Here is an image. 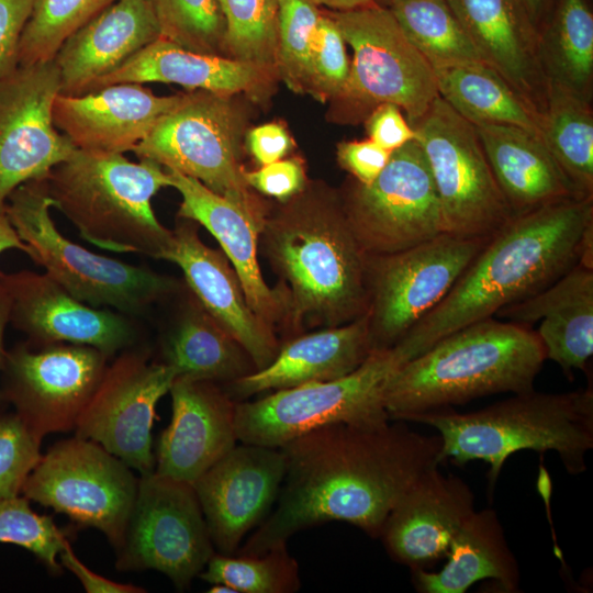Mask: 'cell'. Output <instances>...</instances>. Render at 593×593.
Wrapping results in <instances>:
<instances>
[{"label": "cell", "instance_id": "cell-36", "mask_svg": "<svg viewBox=\"0 0 593 593\" xmlns=\"http://www.w3.org/2000/svg\"><path fill=\"white\" fill-rule=\"evenodd\" d=\"M541 139L579 195L593 197L591 102L547 83Z\"/></svg>", "mask_w": 593, "mask_h": 593}, {"label": "cell", "instance_id": "cell-31", "mask_svg": "<svg viewBox=\"0 0 593 593\" xmlns=\"http://www.w3.org/2000/svg\"><path fill=\"white\" fill-rule=\"evenodd\" d=\"M264 75L268 74L248 63L195 53L159 36L116 70L98 80L90 91L123 82H163L231 96L255 90Z\"/></svg>", "mask_w": 593, "mask_h": 593}, {"label": "cell", "instance_id": "cell-13", "mask_svg": "<svg viewBox=\"0 0 593 593\" xmlns=\"http://www.w3.org/2000/svg\"><path fill=\"white\" fill-rule=\"evenodd\" d=\"M138 478L98 443L75 436L42 455L21 494L75 523L97 528L115 549L123 540Z\"/></svg>", "mask_w": 593, "mask_h": 593}, {"label": "cell", "instance_id": "cell-51", "mask_svg": "<svg viewBox=\"0 0 593 593\" xmlns=\"http://www.w3.org/2000/svg\"><path fill=\"white\" fill-rule=\"evenodd\" d=\"M61 567L69 570L88 593H142L145 589L133 584L114 582L90 570L74 553L67 541L58 556Z\"/></svg>", "mask_w": 593, "mask_h": 593}, {"label": "cell", "instance_id": "cell-53", "mask_svg": "<svg viewBox=\"0 0 593 593\" xmlns=\"http://www.w3.org/2000/svg\"><path fill=\"white\" fill-rule=\"evenodd\" d=\"M9 249L27 253V247L19 238L4 212L0 213V254Z\"/></svg>", "mask_w": 593, "mask_h": 593}, {"label": "cell", "instance_id": "cell-35", "mask_svg": "<svg viewBox=\"0 0 593 593\" xmlns=\"http://www.w3.org/2000/svg\"><path fill=\"white\" fill-rule=\"evenodd\" d=\"M439 96L472 124H507L541 138V113L483 61L435 70Z\"/></svg>", "mask_w": 593, "mask_h": 593}, {"label": "cell", "instance_id": "cell-25", "mask_svg": "<svg viewBox=\"0 0 593 593\" xmlns=\"http://www.w3.org/2000/svg\"><path fill=\"white\" fill-rule=\"evenodd\" d=\"M160 36L152 0H116L60 46L54 61L60 92H89L132 56Z\"/></svg>", "mask_w": 593, "mask_h": 593}, {"label": "cell", "instance_id": "cell-17", "mask_svg": "<svg viewBox=\"0 0 593 593\" xmlns=\"http://www.w3.org/2000/svg\"><path fill=\"white\" fill-rule=\"evenodd\" d=\"M174 370L145 350L122 351L107 366L75 426L141 475L155 471L152 428L158 401L169 392Z\"/></svg>", "mask_w": 593, "mask_h": 593}, {"label": "cell", "instance_id": "cell-8", "mask_svg": "<svg viewBox=\"0 0 593 593\" xmlns=\"http://www.w3.org/2000/svg\"><path fill=\"white\" fill-rule=\"evenodd\" d=\"M401 365L393 347L372 350L344 377L277 390L251 402H236L237 438L246 444L280 448L329 424L387 422L390 417L384 407V390Z\"/></svg>", "mask_w": 593, "mask_h": 593}, {"label": "cell", "instance_id": "cell-26", "mask_svg": "<svg viewBox=\"0 0 593 593\" xmlns=\"http://www.w3.org/2000/svg\"><path fill=\"white\" fill-rule=\"evenodd\" d=\"M446 1L482 61L541 113L546 81L538 60V29L522 0Z\"/></svg>", "mask_w": 593, "mask_h": 593}, {"label": "cell", "instance_id": "cell-22", "mask_svg": "<svg viewBox=\"0 0 593 593\" xmlns=\"http://www.w3.org/2000/svg\"><path fill=\"white\" fill-rule=\"evenodd\" d=\"M171 419L163 430L155 471L193 484L238 440L236 402L216 383L175 378Z\"/></svg>", "mask_w": 593, "mask_h": 593}, {"label": "cell", "instance_id": "cell-6", "mask_svg": "<svg viewBox=\"0 0 593 593\" xmlns=\"http://www.w3.org/2000/svg\"><path fill=\"white\" fill-rule=\"evenodd\" d=\"M53 208L94 246L160 259L172 231L157 219L152 200L169 187L159 164L123 154L76 149L43 178Z\"/></svg>", "mask_w": 593, "mask_h": 593}, {"label": "cell", "instance_id": "cell-15", "mask_svg": "<svg viewBox=\"0 0 593 593\" xmlns=\"http://www.w3.org/2000/svg\"><path fill=\"white\" fill-rule=\"evenodd\" d=\"M342 205L368 256L394 254L443 233L435 184L416 139L393 150L370 183L356 181Z\"/></svg>", "mask_w": 593, "mask_h": 593}, {"label": "cell", "instance_id": "cell-46", "mask_svg": "<svg viewBox=\"0 0 593 593\" xmlns=\"http://www.w3.org/2000/svg\"><path fill=\"white\" fill-rule=\"evenodd\" d=\"M248 187L278 200H289L300 193L305 184V171L295 158L280 159L261 166L255 171H244Z\"/></svg>", "mask_w": 593, "mask_h": 593}, {"label": "cell", "instance_id": "cell-44", "mask_svg": "<svg viewBox=\"0 0 593 593\" xmlns=\"http://www.w3.org/2000/svg\"><path fill=\"white\" fill-rule=\"evenodd\" d=\"M350 63L346 42L329 15H320L310 53L311 94L337 98L348 79Z\"/></svg>", "mask_w": 593, "mask_h": 593}, {"label": "cell", "instance_id": "cell-52", "mask_svg": "<svg viewBox=\"0 0 593 593\" xmlns=\"http://www.w3.org/2000/svg\"><path fill=\"white\" fill-rule=\"evenodd\" d=\"M9 316H10V296L2 277V271H0V370L3 361V357L5 354L4 348V335H5V328L9 325ZM5 403L1 389H0V404Z\"/></svg>", "mask_w": 593, "mask_h": 593}, {"label": "cell", "instance_id": "cell-41", "mask_svg": "<svg viewBox=\"0 0 593 593\" xmlns=\"http://www.w3.org/2000/svg\"><path fill=\"white\" fill-rule=\"evenodd\" d=\"M160 36L200 54L227 56L219 0H152Z\"/></svg>", "mask_w": 593, "mask_h": 593}, {"label": "cell", "instance_id": "cell-21", "mask_svg": "<svg viewBox=\"0 0 593 593\" xmlns=\"http://www.w3.org/2000/svg\"><path fill=\"white\" fill-rule=\"evenodd\" d=\"M438 467L425 471L400 497L379 537L390 557L412 571L446 558L457 532L474 511L469 485Z\"/></svg>", "mask_w": 593, "mask_h": 593}, {"label": "cell", "instance_id": "cell-30", "mask_svg": "<svg viewBox=\"0 0 593 593\" xmlns=\"http://www.w3.org/2000/svg\"><path fill=\"white\" fill-rule=\"evenodd\" d=\"M473 125L513 216L561 200L584 198L539 136L514 125Z\"/></svg>", "mask_w": 593, "mask_h": 593}, {"label": "cell", "instance_id": "cell-40", "mask_svg": "<svg viewBox=\"0 0 593 593\" xmlns=\"http://www.w3.org/2000/svg\"><path fill=\"white\" fill-rule=\"evenodd\" d=\"M116 0H34L19 46V65L53 60L64 42Z\"/></svg>", "mask_w": 593, "mask_h": 593}, {"label": "cell", "instance_id": "cell-28", "mask_svg": "<svg viewBox=\"0 0 593 593\" xmlns=\"http://www.w3.org/2000/svg\"><path fill=\"white\" fill-rule=\"evenodd\" d=\"M166 170L169 187L181 195L179 217L204 226L214 236L239 279L248 306L271 328L283 309V300L266 284L258 265V235L264 225L199 180Z\"/></svg>", "mask_w": 593, "mask_h": 593}, {"label": "cell", "instance_id": "cell-11", "mask_svg": "<svg viewBox=\"0 0 593 593\" xmlns=\"http://www.w3.org/2000/svg\"><path fill=\"white\" fill-rule=\"evenodd\" d=\"M411 125L433 177L443 233L490 238L513 214L475 126L440 96Z\"/></svg>", "mask_w": 593, "mask_h": 593}, {"label": "cell", "instance_id": "cell-39", "mask_svg": "<svg viewBox=\"0 0 593 593\" xmlns=\"http://www.w3.org/2000/svg\"><path fill=\"white\" fill-rule=\"evenodd\" d=\"M227 57L269 75L277 69L278 0H219Z\"/></svg>", "mask_w": 593, "mask_h": 593}, {"label": "cell", "instance_id": "cell-7", "mask_svg": "<svg viewBox=\"0 0 593 593\" xmlns=\"http://www.w3.org/2000/svg\"><path fill=\"white\" fill-rule=\"evenodd\" d=\"M52 208L40 179L16 188L4 212L31 259L76 299L137 320L178 290V282L168 276L94 254L71 242L55 225Z\"/></svg>", "mask_w": 593, "mask_h": 593}, {"label": "cell", "instance_id": "cell-19", "mask_svg": "<svg viewBox=\"0 0 593 593\" xmlns=\"http://www.w3.org/2000/svg\"><path fill=\"white\" fill-rule=\"evenodd\" d=\"M10 296L9 324L34 345L74 344L93 347L109 359L135 348L136 318L90 306L72 296L45 272H3Z\"/></svg>", "mask_w": 593, "mask_h": 593}, {"label": "cell", "instance_id": "cell-47", "mask_svg": "<svg viewBox=\"0 0 593 593\" xmlns=\"http://www.w3.org/2000/svg\"><path fill=\"white\" fill-rule=\"evenodd\" d=\"M34 0H0V78L19 66V46Z\"/></svg>", "mask_w": 593, "mask_h": 593}, {"label": "cell", "instance_id": "cell-45", "mask_svg": "<svg viewBox=\"0 0 593 593\" xmlns=\"http://www.w3.org/2000/svg\"><path fill=\"white\" fill-rule=\"evenodd\" d=\"M41 443L15 412L0 414V500L21 494L42 456Z\"/></svg>", "mask_w": 593, "mask_h": 593}, {"label": "cell", "instance_id": "cell-29", "mask_svg": "<svg viewBox=\"0 0 593 593\" xmlns=\"http://www.w3.org/2000/svg\"><path fill=\"white\" fill-rule=\"evenodd\" d=\"M371 351L366 313L287 343L268 366L228 383L225 391L235 401L270 390L334 380L357 369Z\"/></svg>", "mask_w": 593, "mask_h": 593}, {"label": "cell", "instance_id": "cell-16", "mask_svg": "<svg viewBox=\"0 0 593 593\" xmlns=\"http://www.w3.org/2000/svg\"><path fill=\"white\" fill-rule=\"evenodd\" d=\"M108 361L89 346L16 344L3 357L2 398L40 439L75 429Z\"/></svg>", "mask_w": 593, "mask_h": 593}, {"label": "cell", "instance_id": "cell-49", "mask_svg": "<svg viewBox=\"0 0 593 593\" xmlns=\"http://www.w3.org/2000/svg\"><path fill=\"white\" fill-rule=\"evenodd\" d=\"M391 153L370 138L343 142L337 147L339 165L359 183H370L382 171Z\"/></svg>", "mask_w": 593, "mask_h": 593}, {"label": "cell", "instance_id": "cell-27", "mask_svg": "<svg viewBox=\"0 0 593 593\" xmlns=\"http://www.w3.org/2000/svg\"><path fill=\"white\" fill-rule=\"evenodd\" d=\"M499 316L536 332L546 359L558 363L569 379L585 370L593 355V268L574 264L536 293L501 309Z\"/></svg>", "mask_w": 593, "mask_h": 593}, {"label": "cell", "instance_id": "cell-32", "mask_svg": "<svg viewBox=\"0 0 593 593\" xmlns=\"http://www.w3.org/2000/svg\"><path fill=\"white\" fill-rule=\"evenodd\" d=\"M445 566L437 572L413 571L422 593H465L475 582L494 580L505 592H517L519 568L492 508L473 511L454 537Z\"/></svg>", "mask_w": 593, "mask_h": 593}, {"label": "cell", "instance_id": "cell-1", "mask_svg": "<svg viewBox=\"0 0 593 593\" xmlns=\"http://www.w3.org/2000/svg\"><path fill=\"white\" fill-rule=\"evenodd\" d=\"M280 449L286 472L276 507L235 553H262L298 532L334 521L379 538L400 497L441 463L439 434L415 432L400 419L329 424Z\"/></svg>", "mask_w": 593, "mask_h": 593}, {"label": "cell", "instance_id": "cell-42", "mask_svg": "<svg viewBox=\"0 0 593 593\" xmlns=\"http://www.w3.org/2000/svg\"><path fill=\"white\" fill-rule=\"evenodd\" d=\"M320 15L310 0H278L277 69L295 92L311 93V43Z\"/></svg>", "mask_w": 593, "mask_h": 593}, {"label": "cell", "instance_id": "cell-33", "mask_svg": "<svg viewBox=\"0 0 593 593\" xmlns=\"http://www.w3.org/2000/svg\"><path fill=\"white\" fill-rule=\"evenodd\" d=\"M178 314L160 344V362L170 367L176 378L228 384L256 370L248 354L195 296Z\"/></svg>", "mask_w": 593, "mask_h": 593}, {"label": "cell", "instance_id": "cell-43", "mask_svg": "<svg viewBox=\"0 0 593 593\" xmlns=\"http://www.w3.org/2000/svg\"><path fill=\"white\" fill-rule=\"evenodd\" d=\"M67 541L54 521L34 512L26 497L0 500V542L25 548L51 572L60 573L58 556Z\"/></svg>", "mask_w": 593, "mask_h": 593}, {"label": "cell", "instance_id": "cell-3", "mask_svg": "<svg viewBox=\"0 0 593 593\" xmlns=\"http://www.w3.org/2000/svg\"><path fill=\"white\" fill-rule=\"evenodd\" d=\"M545 360L536 332L489 317L402 363L387 383L384 407L390 419L407 422L481 396L529 391Z\"/></svg>", "mask_w": 593, "mask_h": 593}, {"label": "cell", "instance_id": "cell-12", "mask_svg": "<svg viewBox=\"0 0 593 593\" xmlns=\"http://www.w3.org/2000/svg\"><path fill=\"white\" fill-rule=\"evenodd\" d=\"M214 549L193 484L156 471L139 475L123 540L115 549L118 570H155L183 591Z\"/></svg>", "mask_w": 593, "mask_h": 593}, {"label": "cell", "instance_id": "cell-48", "mask_svg": "<svg viewBox=\"0 0 593 593\" xmlns=\"http://www.w3.org/2000/svg\"><path fill=\"white\" fill-rule=\"evenodd\" d=\"M365 126L368 138L390 153L416 137L403 111L390 102L377 105L365 119Z\"/></svg>", "mask_w": 593, "mask_h": 593}, {"label": "cell", "instance_id": "cell-5", "mask_svg": "<svg viewBox=\"0 0 593 593\" xmlns=\"http://www.w3.org/2000/svg\"><path fill=\"white\" fill-rule=\"evenodd\" d=\"M407 422L438 432L441 462H488L493 491L504 462L519 450L556 451L568 473L584 472L585 456L593 448V391L591 387L564 393L533 389L478 411L458 413L447 407L417 414Z\"/></svg>", "mask_w": 593, "mask_h": 593}, {"label": "cell", "instance_id": "cell-4", "mask_svg": "<svg viewBox=\"0 0 593 593\" xmlns=\"http://www.w3.org/2000/svg\"><path fill=\"white\" fill-rule=\"evenodd\" d=\"M269 258L290 287L294 321L349 323L368 311L369 256L340 201L299 199L264 223Z\"/></svg>", "mask_w": 593, "mask_h": 593}, {"label": "cell", "instance_id": "cell-54", "mask_svg": "<svg viewBox=\"0 0 593 593\" xmlns=\"http://www.w3.org/2000/svg\"><path fill=\"white\" fill-rule=\"evenodd\" d=\"M313 4H322L334 11H346L378 3L376 0H310Z\"/></svg>", "mask_w": 593, "mask_h": 593}, {"label": "cell", "instance_id": "cell-37", "mask_svg": "<svg viewBox=\"0 0 593 593\" xmlns=\"http://www.w3.org/2000/svg\"><path fill=\"white\" fill-rule=\"evenodd\" d=\"M384 7L434 70L482 61L446 0H387Z\"/></svg>", "mask_w": 593, "mask_h": 593}, {"label": "cell", "instance_id": "cell-55", "mask_svg": "<svg viewBox=\"0 0 593 593\" xmlns=\"http://www.w3.org/2000/svg\"><path fill=\"white\" fill-rule=\"evenodd\" d=\"M552 0H522L534 24L539 26Z\"/></svg>", "mask_w": 593, "mask_h": 593}, {"label": "cell", "instance_id": "cell-18", "mask_svg": "<svg viewBox=\"0 0 593 593\" xmlns=\"http://www.w3.org/2000/svg\"><path fill=\"white\" fill-rule=\"evenodd\" d=\"M59 92L54 59L19 65L0 78V213L16 188L45 178L77 149L53 121Z\"/></svg>", "mask_w": 593, "mask_h": 593}, {"label": "cell", "instance_id": "cell-23", "mask_svg": "<svg viewBox=\"0 0 593 593\" xmlns=\"http://www.w3.org/2000/svg\"><path fill=\"white\" fill-rule=\"evenodd\" d=\"M181 220L160 259L182 270L190 291L204 310L248 354L256 370L265 368L279 350L271 328L248 306L225 255L201 240L193 221Z\"/></svg>", "mask_w": 593, "mask_h": 593}, {"label": "cell", "instance_id": "cell-24", "mask_svg": "<svg viewBox=\"0 0 593 593\" xmlns=\"http://www.w3.org/2000/svg\"><path fill=\"white\" fill-rule=\"evenodd\" d=\"M182 94L156 96L143 83L123 82L80 94L58 93L53 121L77 149L132 152Z\"/></svg>", "mask_w": 593, "mask_h": 593}, {"label": "cell", "instance_id": "cell-10", "mask_svg": "<svg viewBox=\"0 0 593 593\" xmlns=\"http://www.w3.org/2000/svg\"><path fill=\"white\" fill-rule=\"evenodd\" d=\"M228 97L204 90L182 94L132 152L199 180L264 225L262 209L238 164L242 120Z\"/></svg>", "mask_w": 593, "mask_h": 593}, {"label": "cell", "instance_id": "cell-20", "mask_svg": "<svg viewBox=\"0 0 593 593\" xmlns=\"http://www.w3.org/2000/svg\"><path fill=\"white\" fill-rule=\"evenodd\" d=\"M286 472L280 448L235 445L193 483L206 526L221 553L237 551L277 500Z\"/></svg>", "mask_w": 593, "mask_h": 593}, {"label": "cell", "instance_id": "cell-38", "mask_svg": "<svg viewBox=\"0 0 593 593\" xmlns=\"http://www.w3.org/2000/svg\"><path fill=\"white\" fill-rule=\"evenodd\" d=\"M199 577L236 593H293L301 586L299 563L287 544L262 553H213Z\"/></svg>", "mask_w": 593, "mask_h": 593}, {"label": "cell", "instance_id": "cell-9", "mask_svg": "<svg viewBox=\"0 0 593 593\" xmlns=\"http://www.w3.org/2000/svg\"><path fill=\"white\" fill-rule=\"evenodd\" d=\"M353 48L348 79L335 98L349 121L379 104H396L411 123L439 96L435 70L379 3L328 14Z\"/></svg>", "mask_w": 593, "mask_h": 593}, {"label": "cell", "instance_id": "cell-34", "mask_svg": "<svg viewBox=\"0 0 593 593\" xmlns=\"http://www.w3.org/2000/svg\"><path fill=\"white\" fill-rule=\"evenodd\" d=\"M537 53L546 85L592 101L593 13L588 0H552L538 26Z\"/></svg>", "mask_w": 593, "mask_h": 593}, {"label": "cell", "instance_id": "cell-50", "mask_svg": "<svg viewBox=\"0 0 593 593\" xmlns=\"http://www.w3.org/2000/svg\"><path fill=\"white\" fill-rule=\"evenodd\" d=\"M247 146L255 160L265 166L282 159L291 149L292 141L283 125L272 122L251 128Z\"/></svg>", "mask_w": 593, "mask_h": 593}, {"label": "cell", "instance_id": "cell-2", "mask_svg": "<svg viewBox=\"0 0 593 593\" xmlns=\"http://www.w3.org/2000/svg\"><path fill=\"white\" fill-rule=\"evenodd\" d=\"M592 224L593 197L514 215L486 240L443 301L393 346L401 362L553 282L578 262L583 234Z\"/></svg>", "mask_w": 593, "mask_h": 593}, {"label": "cell", "instance_id": "cell-14", "mask_svg": "<svg viewBox=\"0 0 593 593\" xmlns=\"http://www.w3.org/2000/svg\"><path fill=\"white\" fill-rule=\"evenodd\" d=\"M488 239L441 233L394 254L369 256L372 350L396 345L440 303Z\"/></svg>", "mask_w": 593, "mask_h": 593}]
</instances>
